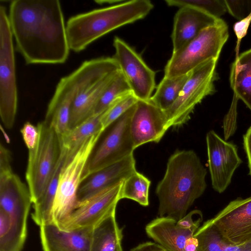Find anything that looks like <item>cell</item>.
Instances as JSON below:
<instances>
[{"label": "cell", "instance_id": "1", "mask_svg": "<svg viewBox=\"0 0 251 251\" xmlns=\"http://www.w3.org/2000/svg\"><path fill=\"white\" fill-rule=\"evenodd\" d=\"M8 20L17 51L26 64H58L70 50L58 0H14Z\"/></svg>", "mask_w": 251, "mask_h": 251}, {"label": "cell", "instance_id": "2", "mask_svg": "<svg viewBox=\"0 0 251 251\" xmlns=\"http://www.w3.org/2000/svg\"><path fill=\"white\" fill-rule=\"evenodd\" d=\"M206 169L192 150H178L169 157L164 177L157 185L158 214L178 221L186 214L207 185Z\"/></svg>", "mask_w": 251, "mask_h": 251}, {"label": "cell", "instance_id": "3", "mask_svg": "<svg viewBox=\"0 0 251 251\" xmlns=\"http://www.w3.org/2000/svg\"><path fill=\"white\" fill-rule=\"evenodd\" d=\"M148 0H133L70 17L66 32L70 50L79 52L108 33L144 18L153 8Z\"/></svg>", "mask_w": 251, "mask_h": 251}, {"label": "cell", "instance_id": "4", "mask_svg": "<svg viewBox=\"0 0 251 251\" xmlns=\"http://www.w3.org/2000/svg\"><path fill=\"white\" fill-rule=\"evenodd\" d=\"M229 36L226 23L222 19L201 31L194 39L173 52L164 69V76L187 75L208 61L218 59Z\"/></svg>", "mask_w": 251, "mask_h": 251}, {"label": "cell", "instance_id": "5", "mask_svg": "<svg viewBox=\"0 0 251 251\" xmlns=\"http://www.w3.org/2000/svg\"><path fill=\"white\" fill-rule=\"evenodd\" d=\"M102 131L88 139L62 169L51 210L52 222L60 229L77 206V194L85 166Z\"/></svg>", "mask_w": 251, "mask_h": 251}, {"label": "cell", "instance_id": "6", "mask_svg": "<svg viewBox=\"0 0 251 251\" xmlns=\"http://www.w3.org/2000/svg\"><path fill=\"white\" fill-rule=\"evenodd\" d=\"M37 126L39 131L36 147L28 151L25 179L31 196L32 204L42 196L60 155L59 136L44 121Z\"/></svg>", "mask_w": 251, "mask_h": 251}, {"label": "cell", "instance_id": "7", "mask_svg": "<svg viewBox=\"0 0 251 251\" xmlns=\"http://www.w3.org/2000/svg\"><path fill=\"white\" fill-rule=\"evenodd\" d=\"M135 104L103 130L102 138L100 136L101 139L85 166L82 181L92 174L133 154L135 148L130 123Z\"/></svg>", "mask_w": 251, "mask_h": 251}, {"label": "cell", "instance_id": "8", "mask_svg": "<svg viewBox=\"0 0 251 251\" xmlns=\"http://www.w3.org/2000/svg\"><path fill=\"white\" fill-rule=\"evenodd\" d=\"M217 61L218 59H211L190 73L176 100L164 111L169 128L186 123L196 106L205 97L215 92L214 82L219 78Z\"/></svg>", "mask_w": 251, "mask_h": 251}, {"label": "cell", "instance_id": "9", "mask_svg": "<svg viewBox=\"0 0 251 251\" xmlns=\"http://www.w3.org/2000/svg\"><path fill=\"white\" fill-rule=\"evenodd\" d=\"M31 203L28 187L13 172L0 175V209L9 217L4 237L15 245L25 244L27 220Z\"/></svg>", "mask_w": 251, "mask_h": 251}, {"label": "cell", "instance_id": "10", "mask_svg": "<svg viewBox=\"0 0 251 251\" xmlns=\"http://www.w3.org/2000/svg\"><path fill=\"white\" fill-rule=\"evenodd\" d=\"M13 36L6 7L0 6V116L5 127L12 128L18 93Z\"/></svg>", "mask_w": 251, "mask_h": 251}, {"label": "cell", "instance_id": "11", "mask_svg": "<svg viewBox=\"0 0 251 251\" xmlns=\"http://www.w3.org/2000/svg\"><path fill=\"white\" fill-rule=\"evenodd\" d=\"M113 56L131 91L139 100H148L155 88V72L132 47L119 37L113 40Z\"/></svg>", "mask_w": 251, "mask_h": 251}, {"label": "cell", "instance_id": "12", "mask_svg": "<svg viewBox=\"0 0 251 251\" xmlns=\"http://www.w3.org/2000/svg\"><path fill=\"white\" fill-rule=\"evenodd\" d=\"M206 142L212 186L222 193L231 183L234 172L242 161L237 146L222 139L214 130L207 133Z\"/></svg>", "mask_w": 251, "mask_h": 251}, {"label": "cell", "instance_id": "13", "mask_svg": "<svg viewBox=\"0 0 251 251\" xmlns=\"http://www.w3.org/2000/svg\"><path fill=\"white\" fill-rule=\"evenodd\" d=\"M123 181L109 187L78 203L61 229L68 230L94 227L116 210L117 203L121 200Z\"/></svg>", "mask_w": 251, "mask_h": 251}, {"label": "cell", "instance_id": "14", "mask_svg": "<svg viewBox=\"0 0 251 251\" xmlns=\"http://www.w3.org/2000/svg\"><path fill=\"white\" fill-rule=\"evenodd\" d=\"M86 84L84 78L73 72L60 79L46 111L45 123L51 126L59 137L69 130L70 111L77 94Z\"/></svg>", "mask_w": 251, "mask_h": 251}, {"label": "cell", "instance_id": "15", "mask_svg": "<svg viewBox=\"0 0 251 251\" xmlns=\"http://www.w3.org/2000/svg\"><path fill=\"white\" fill-rule=\"evenodd\" d=\"M207 221L227 242L239 244L251 241V196L230 201Z\"/></svg>", "mask_w": 251, "mask_h": 251}, {"label": "cell", "instance_id": "16", "mask_svg": "<svg viewBox=\"0 0 251 251\" xmlns=\"http://www.w3.org/2000/svg\"><path fill=\"white\" fill-rule=\"evenodd\" d=\"M169 128L163 110L150 100H138L130 123L135 149L149 142H159Z\"/></svg>", "mask_w": 251, "mask_h": 251}, {"label": "cell", "instance_id": "17", "mask_svg": "<svg viewBox=\"0 0 251 251\" xmlns=\"http://www.w3.org/2000/svg\"><path fill=\"white\" fill-rule=\"evenodd\" d=\"M194 228L180 227L168 217H158L147 225L146 232L150 238L169 251H198Z\"/></svg>", "mask_w": 251, "mask_h": 251}, {"label": "cell", "instance_id": "18", "mask_svg": "<svg viewBox=\"0 0 251 251\" xmlns=\"http://www.w3.org/2000/svg\"><path fill=\"white\" fill-rule=\"evenodd\" d=\"M135 171L136 161L132 154L92 174L80 185L77 194L78 204L104 189L124 181Z\"/></svg>", "mask_w": 251, "mask_h": 251}, {"label": "cell", "instance_id": "19", "mask_svg": "<svg viewBox=\"0 0 251 251\" xmlns=\"http://www.w3.org/2000/svg\"><path fill=\"white\" fill-rule=\"evenodd\" d=\"M40 227L44 251H90L93 227L62 230L53 222Z\"/></svg>", "mask_w": 251, "mask_h": 251}, {"label": "cell", "instance_id": "20", "mask_svg": "<svg viewBox=\"0 0 251 251\" xmlns=\"http://www.w3.org/2000/svg\"><path fill=\"white\" fill-rule=\"evenodd\" d=\"M219 19L192 6L179 7L174 17L171 34L173 52L182 48Z\"/></svg>", "mask_w": 251, "mask_h": 251}, {"label": "cell", "instance_id": "21", "mask_svg": "<svg viewBox=\"0 0 251 251\" xmlns=\"http://www.w3.org/2000/svg\"><path fill=\"white\" fill-rule=\"evenodd\" d=\"M117 71L89 84L77 94L71 109L69 129L94 114L100 99Z\"/></svg>", "mask_w": 251, "mask_h": 251}, {"label": "cell", "instance_id": "22", "mask_svg": "<svg viewBox=\"0 0 251 251\" xmlns=\"http://www.w3.org/2000/svg\"><path fill=\"white\" fill-rule=\"evenodd\" d=\"M123 237L114 210L93 227L90 251H123Z\"/></svg>", "mask_w": 251, "mask_h": 251}, {"label": "cell", "instance_id": "23", "mask_svg": "<svg viewBox=\"0 0 251 251\" xmlns=\"http://www.w3.org/2000/svg\"><path fill=\"white\" fill-rule=\"evenodd\" d=\"M103 112L91 115L60 137L61 148L66 153L65 163L73 158L88 139L102 130L101 119Z\"/></svg>", "mask_w": 251, "mask_h": 251}, {"label": "cell", "instance_id": "24", "mask_svg": "<svg viewBox=\"0 0 251 251\" xmlns=\"http://www.w3.org/2000/svg\"><path fill=\"white\" fill-rule=\"evenodd\" d=\"M230 87L251 111V48L239 54L231 64Z\"/></svg>", "mask_w": 251, "mask_h": 251}, {"label": "cell", "instance_id": "25", "mask_svg": "<svg viewBox=\"0 0 251 251\" xmlns=\"http://www.w3.org/2000/svg\"><path fill=\"white\" fill-rule=\"evenodd\" d=\"M66 159V153L61 149L59 159L42 196L35 203L33 204L32 218L35 224L40 226L43 224L52 222V207L60 174Z\"/></svg>", "mask_w": 251, "mask_h": 251}, {"label": "cell", "instance_id": "26", "mask_svg": "<svg viewBox=\"0 0 251 251\" xmlns=\"http://www.w3.org/2000/svg\"><path fill=\"white\" fill-rule=\"evenodd\" d=\"M198 251H251V241L239 244L226 241L214 226L207 221L194 234Z\"/></svg>", "mask_w": 251, "mask_h": 251}, {"label": "cell", "instance_id": "27", "mask_svg": "<svg viewBox=\"0 0 251 251\" xmlns=\"http://www.w3.org/2000/svg\"><path fill=\"white\" fill-rule=\"evenodd\" d=\"M190 73L173 78L164 76L149 100L163 111L167 110L177 99Z\"/></svg>", "mask_w": 251, "mask_h": 251}, {"label": "cell", "instance_id": "28", "mask_svg": "<svg viewBox=\"0 0 251 251\" xmlns=\"http://www.w3.org/2000/svg\"><path fill=\"white\" fill-rule=\"evenodd\" d=\"M151 183L148 178L135 171L123 181L121 193V199H130L142 206H148Z\"/></svg>", "mask_w": 251, "mask_h": 251}, {"label": "cell", "instance_id": "29", "mask_svg": "<svg viewBox=\"0 0 251 251\" xmlns=\"http://www.w3.org/2000/svg\"><path fill=\"white\" fill-rule=\"evenodd\" d=\"M130 92H132L130 86L121 71L119 70L102 94L94 114L103 112L116 100Z\"/></svg>", "mask_w": 251, "mask_h": 251}, {"label": "cell", "instance_id": "30", "mask_svg": "<svg viewBox=\"0 0 251 251\" xmlns=\"http://www.w3.org/2000/svg\"><path fill=\"white\" fill-rule=\"evenodd\" d=\"M138 100L132 92H130L114 101L102 114L101 119L102 130L126 112Z\"/></svg>", "mask_w": 251, "mask_h": 251}, {"label": "cell", "instance_id": "31", "mask_svg": "<svg viewBox=\"0 0 251 251\" xmlns=\"http://www.w3.org/2000/svg\"><path fill=\"white\" fill-rule=\"evenodd\" d=\"M165 2L169 6H192L218 19L227 12L225 0H166Z\"/></svg>", "mask_w": 251, "mask_h": 251}, {"label": "cell", "instance_id": "32", "mask_svg": "<svg viewBox=\"0 0 251 251\" xmlns=\"http://www.w3.org/2000/svg\"><path fill=\"white\" fill-rule=\"evenodd\" d=\"M226 11L236 19L241 20L251 12V0H225Z\"/></svg>", "mask_w": 251, "mask_h": 251}, {"label": "cell", "instance_id": "33", "mask_svg": "<svg viewBox=\"0 0 251 251\" xmlns=\"http://www.w3.org/2000/svg\"><path fill=\"white\" fill-rule=\"evenodd\" d=\"M21 133L28 151L33 150L37 144L39 136L38 126L26 122L21 129Z\"/></svg>", "mask_w": 251, "mask_h": 251}, {"label": "cell", "instance_id": "34", "mask_svg": "<svg viewBox=\"0 0 251 251\" xmlns=\"http://www.w3.org/2000/svg\"><path fill=\"white\" fill-rule=\"evenodd\" d=\"M251 23V12L244 19L235 23L233 25V30L237 38L235 48V58L239 55V49L242 39L246 35L249 26Z\"/></svg>", "mask_w": 251, "mask_h": 251}, {"label": "cell", "instance_id": "35", "mask_svg": "<svg viewBox=\"0 0 251 251\" xmlns=\"http://www.w3.org/2000/svg\"><path fill=\"white\" fill-rule=\"evenodd\" d=\"M11 160L10 151L1 143L0 146V175L13 172L11 166Z\"/></svg>", "mask_w": 251, "mask_h": 251}, {"label": "cell", "instance_id": "36", "mask_svg": "<svg viewBox=\"0 0 251 251\" xmlns=\"http://www.w3.org/2000/svg\"><path fill=\"white\" fill-rule=\"evenodd\" d=\"M130 251H169L160 244L152 242H146L139 244Z\"/></svg>", "mask_w": 251, "mask_h": 251}, {"label": "cell", "instance_id": "37", "mask_svg": "<svg viewBox=\"0 0 251 251\" xmlns=\"http://www.w3.org/2000/svg\"><path fill=\"white\" fill-rule=\"evenodd\" d=\"M244 148L247 155L249 174L251 176V126L243 137Z\"/></svg>", "mask_w": 251, "mask_h": 251}]
</instances>
